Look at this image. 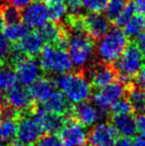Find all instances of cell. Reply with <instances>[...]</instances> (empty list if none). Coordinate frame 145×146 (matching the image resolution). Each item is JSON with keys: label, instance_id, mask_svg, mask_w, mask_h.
<instances>
[{"label": "cell", "instance_id": "obj_1", "mask_svg": "<svg viewBox=\"0 0 145 146\" xmlns=\"http://www.w3.org/2000/svg\"><path fill=\"white\" fill-rule=\"evenodd\" d=\"M54 83L56 88H58L72 104H79L87 100L91 96L93 87L83 70L72 73L68 72L57 76Z\"/></svg>", "mask_w": 145, "mask_h": 146}, {"label": "cell", "instance_id": "obj_2", "mask_svg": "<svg viewBox=\"0 0 145 146\" xmlns=\"http://www.w3.org/2000/svg\"><path fill=\"white\" fill-rule=\"evenodd\" d=\"M68 55L73 66L79 70L93 63L95 52V41L91 39L85 32H70L68 43Z\"/></svg>", "mask_w": 145, "mask_h": 146}, {"label": "cell", "instance_id": "obj_3", "mask_svg": "<svg viewBox=\"0 0 145 146\" xmlns=\"http://www.w3.org/2000/svg\"><path fill=\"white\" fill-rule=\"evenodd\" d=\"M144 57L135 42L127 45L120 57L111 64L118 76V80L125 85L134 79L143 65Z\"/></svg>", "mask_w": 145, "mask_h": 146}, {"label": "cell", "instance_id": "obj_4", "mask_svg": "<svg viewBox=\"0 0 145 146\" xmlns=\"http://www.w3.org/2000/svg\"><path fill=\"white\" fill-rule=\"evenodd\" d=\"M97 48L99 61L113 64L128 45V38L118 27L110 29L101 39Z\"/></svg>", "mask_w": 145, "mask_h": 146}, {"label": "cell", "instance_id": "obj_5", "mask_svg": "<svg viewBox=\"0 0 145 146\" xmlns=\"http://www.w3.org/2000/svg\"><path fill=\"white\" fill-rule=\"evenodd\" d=\"M39 65L44 73L49 75H62L73 70V63L65 49L52 45L43 47L40 53Z\"/></svg>", "mask_w": 145, "mask_h": 146}, {"label": "cell", "instance_id": "obj_6", "mask_svg": "<svg viewBox=\"0 0 145 146\" xmlns=\"http://www.w3.org/2000/svg\"><path fill=\"white\" fill-rule=\"evenodd\" d=\"M83 71L91 83V87L97 90L107 87L118 79L117 73L114 70L113 66L101 61L91 63L87 67V70Z\"/></svg>", "mask_w": 145, "mask_h": 146}, {"label": "cell", "instance_id": "obj_7", "mask_svg": "<svg viewBox=\"0 0 145 146\" xmlns=\"http://www.w3.org/2000/svg\"><path fill=\"white\" fill-rule=\"evenodd\" d=\"M125 92L126 85L118 80L107 87L97 90L93 94V102L99 110L109 111L112 104L125 96Z\"/></svg>", "mask_w": 145, "mask_h": 146}, {"label": "cell", "instance_id": "obj_8", "mask_svg": "<svg viewBox=\"0 0 145 146\" xmlns=\"http://www.w3.org/2000/svg\"><path fill=\"white\" fill-rule=\"evenodd\" d=\"M5 96L9 106L21 113L22 115H29L33 112L36 104L26 87L15 85L5 92Z\"/></svg>", "mask_w": 145, "mask_h": 146}, {"label": "cell", "instance_id": "obj_9", "mask_svg": "<svg viewBox=\"0 0 145 146\" xmlns=\"http://www.w3.org/2000/svg\"><path fill=\"white\" fill-rule=\"evenodd\" d=\"M109 111L107 110H99L95 106V104H91L87 100L73 106L70 118L75 119L85 127L91 126L97 120L109 116Z\"/></svg>", "mask_w": 145, "mask_h": 146}, {"label": "cell", "instance_id": "obj_10", "mask_svg": "<svg viewBox=\"0 0 145 146\" xmlns=\"http://www.w3.org/2000/svg\"><path fill=\"white\" fill-rule=\"evenodd\" d=\"M33 119L40 125L44 133L47 134H58L66 122V116L60 115L55 112L46 110L44 106H35L31 113Z\"/></svg>", "mask_w": 145, "mask_h": 146}, {"label": "cell", "instance_id": "obj_11", "mask_svg": "<svg viewBox=\"0 0 145 146\" xmlns=\"http://www.w3.org/2000/svg\"><path fill=\"white\" fill-rule=\"evenodd\" d=\"M58 135L64 146H81L87 138L85 127L70 117L66 119Z\"/></svg>", "mask_w": 145, "mask_h": 146}, {"label": "cell", "instance_id": "obj_12", "mask_svg": "<svg viewBox=\"0 0 145 146\" xmlns=\"http://www.w3.org/2000/svg\"><path fill=\"white\" fill-rule=\"evenodd\" d=\"M17 127V140L23 145H29L37 142L44 135V131L40 127V125L36 122L31 116L22 115L18 119Z\"/></svg>", "mask_w": 145, "mask_h": 146}, {"label": "cell", "instance_id": "obj_13", "mask_svg": "<svg viewBox=\"0 0 145 146\" xmlns=\"http://www.w3.org/2000/svg\"><path fill=\"white\" fill-rule=\"evenodd\" d=\"M83 23L85 32L95 41L101 39L110 30V21L101 13L89 12L83 15Z\"/></svg>", "mask_w": 145, "mask_h": 146}, {"label": "cell", "instance_id": "obj_14", "mask_svg": "<svg viewBox=\"0 0 145 146\" xmlns=\"http://www.w3.org/2000/svg\"><path fill=\"white\" fill-rule=\"evenodd\" d=\"M117 132L109 122H101L95 125L87 134L89 146H113Z\"/></svg>", "mask_w": 145, "mask_h": 146}, {"label": "cell", "instance_id": "obj_15", "mask_svg": "<svg viewBox=\"0 0 145 146\" xmlns=\"http://www.w3.org/2000/svg\"><path fill=\"white\" fill-rule=\"evenodd\" d=\"M21 19L28 28L39 29L49 20L48 7L41 1H34L21 12Z\"/></svg>", "mask_w": 145, "mask_h": 146}, {"label": "cell", "instance_id": "obj_16", "mask_svg": "<svg viewBox=\"0 0 145 146\" xmlns=\"http://www.w3.org/2000/svg\"><path fill=\"white\" fill-rule=\"evenodd\" d=\"M14 69L17 81L20 83V85L24 87L30 86L40 77V65L38 61L32 57H24L19 63L16 64Z\"/></svg>", "mask_w": 145, "mask_h": 146}, {"label": "cell", "instance_id": "obj_17", "mask_svg": "<svg viewBox=\"0 0 145 146\" xmlns=\"http://www.w3.org/2000/svg\"><path fill=\"white\" fill-rule=\"evenodd\" d=\"M55 88L56 86L52 78L47 79V78L39 77L34 83L29 86L28 90L32 98L38 104H43L55 90Z\"/></svg>", "mask_w": 145, "mask_h": 146}, {"label": "cell", "instance_id": "obj_18", "mask_svg": "<svg viewBox=\"0 0 145 146\" xmlns=\"http://www.w3.org/2000/svg\"><path fill=\"white\" fill-rule=\"evenodd\" d=\"M43 106L46 110L55 112L57 114H60V115L66 116L67 118L71 116L73 108L72 102H69V100L62 92L56 90L52 92V94L43 104Z\"/></svg>", "mask_w": 145, "mask_h": 146}, {"label": "cell", "instance_id": "obj_19", "mask_svg": "<svg viewBox=\"0 0 145 146\" xmlns=\"http://www.w3.org/2000/svg\"><path fill=\"white\" fill-rule=\"evenodd\" d=\"M19 49L22 51L23 54H25L28 57H35L39 56L42 51L43 47L45 46V43L43 41L41 35L38 31L33 32H28L19 42L16 43Z\"/></svg>", "mask_w": 145, "mask_h": 146}, {"label": "cell", "instance_id": "obj_20", "mask_svg": "<svg viewBox=\"0 0 145 146\" xmlns=\"http://www.w3.org/2000/svg\"><path fill=\"white\" fill-rule=\"evenodd\" d=\"M111 124L115 128L116 132L122 136L133 137L137 132L135 117L132 113L111 115Z\"/></svg>", "mask_w": 145, "mask_h": 146}, {"label": "cell", "instance_id": "obj_21", "mask_svg": "<svg viewBox=\"0 0 145 146\" xmlns=\"http://www.w3.org/2000/svg\"><path fill=\"white\" fill-rule=\"evenodd\" d=\"M126 100L131 104L132 110L137 113L145 112V88L136 86L133 82L126 85Z\"/></svg>", "mask_w": 145, "mask_h": 146}, {"label": "cell", "instance_id": "obj_22", "mask_svg": "<svg viewBox=\"0 0 145 146\" xmlns=\"http://www.w3.org/2000/svg\"><path fill=\"white\" fill-rule=\"evenodd\" d=\"M145 31V16L132 15L123 26V33L127 38L136 39Z\"/></svg>", "mask_w": 145, "mask_h": 146}, {"label": "cell", "instance_id": "obj_23", "mask_svg": "<svg viewBox=\"0 0 145 146\" xmlns=\"http://www.w3.org/2000/svg\"><path fill=\"white\" fill-rule=\"evenodd\" d=\"M2 34L12 43H17L29 32V28L22 22L4 24Z\"/></svg>", "mask_w": 145, "mask_h": 146}, {"label": "cell", "instance_id": "obj_24", "mask_svg": "<svg viewBox=\"0 0 145 146\" xmlns=\"http://www.w3.org/2000/svg\"><path fill=\"white\" fill-rule=\"evenodd\" d=\"M17 78L14 67L8 63H0V92H6L16 85Z\"/></svg>", "mask_w": 145, "mask_h": 146}, {"label": "cell", "instance_id": "obj_25", "mask_svg": "<svg viewBox=\"0 0 145 146\" xmlns=\"http://www.w3.org/2000/svg\"><path fill=\"white\" fill-rule=\"evenodd\" d=\"M18 123L16 119L5 118L0 120V138L9 144L17 134Z\"/></svg>", "mask_w": 145, "mask_h": 146}, {"label": "cell", "instance_id": "obj_26", "mask_svg": "<svg viewBox=\"0 0 145 146\" xmlns=\"http://www.w3.org/2000/svg\"><path fill=\"white\" fill-rule=\"evenodd\" d=\"M127 4L126 0H109L105 6V16L109 21L113 22L118 17Z\"/></svg>", "mask_w": 145, "mask_h": 146}, {"label": "cell", "instance_id": "obj_27", "mask_svg": "<svg viewBox=\"0 0 145 146\" xmlns=\"http://www.w3.org/2000/svg\"><path fill=\"white\" fill-rule=\"evenodd\" d=\"M0 13H1L5 24L8 23H15L19 22L21 19V12L19 9L14 7L11 4H6L3 7L0 8Z\"/></svg>", "mask_w": 145, "mask_h": 146}, {"label": "cell", "instance_id": "obj_28", "mask_svg": "<svg viewBox=\"0 0 145 146\" xmlns=\"http://www.w3.org/2000/svg\"><path fill=\"white\" fill-rule=\"evenodd\" d=\"M66 15H67L66 6L63 3L52 4L48 8L49 20H51V22H53V23H60Z\"/></svg>", "mask_w": 145, "mask_h": 146}, {"label": "cell", "instance_id": "obj_29", "mask_svg": "<svg viewBox=\"0 0 145 146\" xmlns=\"http://www.w3.org/2000/svg\"><path fill=\"white\" fill-rule=\"evenodd\" d=\"M132 112H134L132 106L126 100V98H121L110 108V115H121V114L132 113Z\"/></svg>", "mask_w": 145, "mask_h": 146}, {"label": "cell", "instance_id": "obj_30", "mask_svg": "<svg viewBox=\"0 0 145 146\" xmlns=\"http://www.w3.org/2000/svg\"><path fill=\"white\" fill-rule=\"evenodd\" d=\"M83 8L93 13H99L105 10L107 0H81Z\"/></svg>", "mask_w": 145, "mask_h": 146}, {"label": "cell", "instance_id": "obj_31", "mask_svg": "<svg viewBox=\"0 0 145 146\" xmlns=\"http://www.w3.org/2000/svg\"><path fill=\"white\" fill-rule=\"evenodd\" d=\"M133 12L134 11H133V8H132V6H131V3H130V2H127V4H126V6L124 7V9L122 10L121 13L118 15V17L114 20L113 23L115 24L118 28L123 27V26L125 25L126 22L128 21V19L133 15Z\"/></svg>", "mask_w": 145, "mask_h": 146}, {"label": "cell", "instance_id": "obj_32", "mask_svg": "<svg viewBox=\"0 0 145 146\" xmlns=\"http://www.w3.org/2000/svg\"><path fill=\"white\" fill-rule=\"evenodd\" d=\"M11 47L12 45L10 41L2 33H0V63L7 62L8 56L11 51Z\"/></svg>", "mask_w": 145, "mask_h": 146}, {"label": "cell", "instance_id": "obj_33", "mask_svg": "<svg viewBox=\"0 0 145 146\" xmlns=\"http://www.w3.org/2000/svg\"><path fill=\"white\" fill-rule=\"evenodd\" d=\"M38 146H64L59 136L55 134L42 135L38 140Z\"/></svg>", "mask_w": 145, "mask_h": 146}, {"label": "cell", "instance_id": "obj_34", "mask_svg": "<svg viewBox=\"0 0 145 146\" xmlns=\"http://www.w3.org/2000/svg\"><path fill=\"white\" fill-rule=\"evenodd\" d=\"M66 11L67 15L77 16L81 14V0H66Z\"/></svg>", "mask_w": 145, "mask_h": 146}, {"label": "cell", "instance_id": "obj_35", "mask_svg": "<svg viewBox=\"0 0 145 146\" xmlns=\"http://www.w3.org/2000/svg\"><path fill=\"white\" fill-rule=\"evenodd\" d=\"M134 84L138 87H141L145 88V60L143 61V65H142L141 69L137 73V75L134 77Z\"/></svg>", "mask_w": 145, "mask_h": 146}, {"label": "cell", "instance_id": "obj_36", "mask_svg": "<svg viewBox=\"0 0 145 146\" xmlns=\"http://www.w3.org/2000/svg\"><path fill=\"white\" fill-rule=\"evenodd\" d=\"M129 2L134 12L145 16V0H130Z\"/></svg>", "mask_w": 145, "mask_h": 146}, {"label": "cell", "instance_id": "obj_37", "mask_svg": "<svg viewBox=\"0 0 145 146\" xmlns=\"http://www.w3.org/2000/svg\"><path fill=\"white\" fill-rule=\"evenodd\" d=\"M136 122V129L137 131L145 137V112L143 113H138L137 117L135 118Z\"/></svg>", "mask_w": 145, "mask_h": 146}, {"label": "cell", "instance_id": "obj_38", "mask_svg": "<svg viewBox=\"0 0 145 146\" xmlns=\"http://www.w3.org/2000/svg\"><path fill=\"white\" fill-rule=\"evenodd\" d=\"M113 146H135V144L131 137L121 136L119 138H116Z\"/></svg>", "mask_w": 145, "mask_h": 146}, {"label": "cell", "instance_id": "obj_39", "mask_svg": "<svg viewBox=\"0 0 145 146\" xmlns=\"http://www.w3.org/2000/svg\"><path fill=\"white\" fill-rule=\"evenodd\" d=\"M34 1H36V0H9V3H11V5L20 10L24 9L26 6H28Z\"/></svg>", "mask_w": 145, "mask_h": 146}, {"label": "cell", "instance_id": "obj_40", "mask_svg": "<svg viewBox=\"0 0 145 146\" xmlns=\"http://www.w3.org/2000/svg\"><path fill=\"white\" fill-rule=\"evenodd\" d=\"M135 43H136V45H137L138 48H139L140 52L142 53L143 57H145V31L141 35H139V36L136 38Z\"/></svg>", "mask_w": 145, "mask_h": 146}, {"label": "cell", "instance_id": "obj_41", "mask_svg": "<svg viewBox=\"0 0 145 146\" xmlns=\"http://www.w3.org/2000/svg\"><path fill=\"white\" fill-rule=\"evenodd\" d=\"M134 144L135 146H145V137L142 135L137 136L134 140Z\"/></svg>", "mask_w": 145, "mask_h": 146}, {"label": "cell", "instance_id": "obj_42", "mask_svg": "<svg viewBox=\"0 0 145 146\" xmlns=\"http://www.w3.org/2000/svg\"><path fill=\"white\" fill-rule=\"evenodd\" d=\"M7 146H24V145L22 144L21 142H19V141H18L17 139L15 138V139H13V140H12Z\"/></svg>", "mask_w": 145, "mask_h": 146}, {"label": "cell", "instance_id": "obj_43", "mask_svg": "<svg viewBox=\"0 0 145 146\" xmlns=\"http://www.w3.org/2000/svg\"><path fill=\"white\" fill-rule=\"evenodd\" d=\"M46 3L50 4V5H52V4H57V3H63V2L65 1V0H44Z\"/></svg>", "mask_w": 145, "mask_h": 146}, {"label": "cell", "instance_id": "obj_44", "mask_svg": "<svg viewBox=\"0 0 145 146\" xmlns=\"http://www.w3.org/2000/svg\"><path fill=\"white\" fill-rule=\"evenodd\" d=\"M4 24H5V22H4L3 17H2L1 13H0V32H1V31H2V29H3V26H4Z\"/></svg>", "mask_w": 145, "mask_h": 146}, {"label": "cell", "instance_id": "obj_45", "mask_svg": "<svg viewBox=\"0 0 145 146\" xmlns=\"http://www.w3.org/2000/svg\"><path fill=\"white\" fill-rule=\"evenodd\" d=\"M27 146H38V145H36V144H34V143H33V144H29V145H27Z\"/></svg>", "mask_w": 145, "mask_h": 146}, {"label": "cell", "instance_id": "obj_46", "mask_svg": "<svg viewBox=\"0 0 145 146\" xmlns=\"http://www.w3.org/2000/svg\"><path fill=\"white\" fill-rule=\"evenodd\" d=\"M0 120H1V108H0Z\"/></svg>", "mask_w": 145, "mask_h": 146}, {"label": "cell", "instance_id": "obj_47", "mask_svg": "<svg viewBox=\"0 0 145 146\" xmlns=\"http://www.w3.org/2000/svg\"><path fill=\"white\" fill-rule=\"evenodd\" d=\"M81 146H85V145H81Z\"/></svg>", "mask_w": 145, "mask_h": 146}]
</instances>
